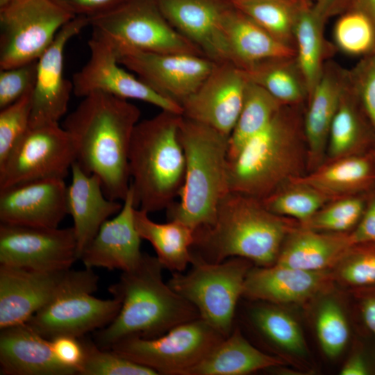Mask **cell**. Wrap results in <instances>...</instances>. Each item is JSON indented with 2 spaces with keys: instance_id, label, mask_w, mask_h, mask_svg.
<instances>
[{
  "instance_id": "6da1fadb",
  "label": "cell",
  "mask_w": 375,
  "mask_h": 375,
  "mask_svg": "<svg viewBox=\"0 0 375 375\" xmlns=\"http://www.w3.org/2000/svg\"><path fill=\"white\" fill-rule=\"evenodd\" d=\"M140 117V109L128 100L94 92L64 121L74 144L75 162L101 179L110 199L123 201L129 191V151Z\"/></svg>"
},
{
  "instance_id": "7a4b0ae2",
  "label": "cell",
  "mask_w": 375,
  "mask_h": 375,
  "mask_svg": "<svg viewBox=\"0 0 375 375\" xmlns=\"http://www.w3.org/2000/svg\"><path fill=\"white\" fill-rule=\"evenodd\" d=\"M163 267L156 256L143 253L139 264L122 272L108 288L121 303L115 318L94 334V342L110 349L128 337L153 338L172 328L200 317L197 309L162 279Z\"/></svg>"
},
{
  "instance_id": "3957f363",
  "label": "cell",
  "mask_w": 375,
  "mask_h": 375,
  "mask_svg": "<svg viewBox=\"0 0 375 375\" xmlns=\"http://www.w3.org/2000/svg\"><path fill=\"white\" fill-rule=\"evenodd\" d=\"M296 227L288 217L269 211L262 200L230 191L220 201L213 224L194 231L192 253L209 262L240 257L256 266H271Z\"/></svg>"
},
{
  "instance_id": "277c9868",
  "label": "cell",
  "mask_w": 375,
  "mask_h": 375,
  "mask_svg": "<svg viewBox=\"0 0 375 375\" xmlns=\"http://www.w3.org/2000/svg\"><path fill=\"white\" fill-rule=\"evenodd\" d=\"M301 106H282L269 124L229 161L230 191L262 200L302 176L307 153Z\"/></svg>"
},
{
  "instance_id": "5b68a950",
  "label": "cell",
  "mask_w": 375,
  "mask_h": 375,
  "mask_svg": "<svg viewBox=\"0 0 375 375\" xmlns=\"http://www.w3.org/2000/svg\"><path fill=\"white\" fill-rule=\"evenodd\" d=\"M181 114L161 110L136 124L129 151L130 187L137 208L167 210L178 198L185 157L179 138Z\"/></svg>"
},
{
  "instance_id": "8992f818",
  "label": "cell",
  "mask_w": 375,
  "mask_h": 375,
  "mask_svg": "<svg viewBox=\"0 0 375 375\" xmlns=\"http://www.w3.org/2000/svg\"><path fill=\"white\" fill-rule=\"evenodd\" d=\"M178 132L185 177L179 200L167 209V219L196 231L213 224L220 201L230 192L229 137L182 115Z\"/></svg>"
},
{
  "instance_id": "52a82bcc",
  "label": "cell",
  "mask_w": 375,
  "mask_h": 375,
  "mask_svg": "<svg viewBox=\"0 0 375 375\" xmlns=\"http://www.w3.org/2000/svg\"><path fill=\"white\" fill-rule=\"evenodd\" d=\"M253 265L240 257L209 262L192 254V267L185 273L173 272L167 283L226 338L234 328L245 279Z\"/></svg>"
},
{
  "instance_id": "ba28073f",
  "label": "cell",
  "mask_w": 375,
  "mask_h": 375,
  "mask_svg": "<svg viewBox=\"0 0 375 375\" xmlns=\"http://www.w3.org/2000/svg\"><path fill=\"white\" fill-rule=\"evenodd\" d=\"M98 276L92 269H69L52 299L26 323L48 340L60 335L76 338L101 329L118 314L120 301L97 298Z\"/></svg>"
},
{
  "instance_id": "9c48e42d",
  "label": "cell",
  "mask_w": 375,
  "mask_h": 375,
  "mask_svg": "<svg viewBox=\"0 0 375 375\" xmlns=\"http://www.w3.org/2000/svg\"><path fill=\"white\" fill-rule=\"evenodd\" d=\"M89 26L92 33L113 45L150 52L203 56L170 24L157 0H126L108 12L90 18Z\"/></svg>"
},
{
  "instance_id": "30bf717a",
  "label": "cell",
  "mask_w": 375,
  "mask_h": 375,
  "mask_svg": "<svg viewBox=\"0 0 375 375\" xmlns=\"http://www.w3.org/2000/svg\"><path fill=\"white\" fill-rule=\"evenodd\" d=\"M225 337L201 317L181 324L153 338L133 336L110 349L157 374L185 375Z\"/></svg>"
},
{
  "instance_id": "8fae6325",
  "label": "cell",
  "mask_w": 375,
  "mask_h": 375,
  "mask_svg": "<svg viewBox=\"0 0 375 375\" xmlns=\"http://www.w3.org/2000/svg\"><path fill=\"white\" fill-rule=\"evenodd\" d=\"M75 17L55 0H11L0 7V69L38 60Z\"/></svg>"
},
{
  "instance_id": "7c38bea8",
  "label": "cell",
  "mask_w": 375,
  "mask_h": 375,
  "mask_svg": "<svg viewBox=\"0 0 375 375\" xmlns=\"http://www.w3.org/2000/svg\"><path fill=\"white\" fill-rule=\"evenodd\" d=\"M75 160L73 140L59 124L29 127L0 164V190L31 181L65 178Z\"/></svg>"
},
{
  "instance_id": "4fadbf2b",
  "label": "cell",
  "mask_w": 375,
  "mask_h": 375,
  "mask_svg": "<svg viewBox=\"0 0 375 375\" xmlns=\"http://www.w3.org/2000/svg\"><path fill=\"white\" fill-rule=\"evenodd\" d=\"M112 45L121 65L181 107L217 64L201 55L156 53Z\"/></svg>"
},
{
  "instance_id": "5bb4252c",
  "label": "cell",
  "mask_w": 375,
  "mask_h": 375,
  "mask_svg": "<svg viewBox=\"0 0 375 375\" xmlns=\"http://www.w3.org/2000/svg\"><path fill=\"white\" fill-rule=\"evenodd\" d=\"M73 227L42 228L0 222V265L42 271L70 269L78 260Z\"/></svg>"
},
{
  "instance_id": "9a60e30c",
  "label": "cell",
  "mask_w": 375,
  "mask_h": 375,
  "mask_svg": "<svg viewBox=\"0 0 375 375\" xmlns=\"http://www.w3.org/2000/svg\"><path fill=\"white\" fill-rule=\"evenodd\" d=\"M88 44L89 59L72 76L76 96L83 98L94 92H103L126 100L142 101L160 110L182 115L179 105L160 95L120 67L115 49L106 39L92 33Z\"/></svg>"
},
{
  "instance_id": "2e32d148",
  "label": "cell",
  "mask_w": 375,
  "mask_h": 375,
  "mask_svg": "<svg viewBox=\"0 0 375 375\" xmlns=\"http://www.w3.org/2000/svg\"><path fill=\"white\" fill-rule=\"evenodd\" d=\"M248 79L233 63L216 64L181 105L182 115L229 137L240 115Z\"/></svg>"
},
{
  "instance_id": "e0dca14e",
  "label": "cell",
  "mask_w": 375,
  "mask_h": 375,
  "mask_svg": "<svg viewBox=\"0 0 375 375\" xmlns=\"http://www.w3.org/2000/svg\"><path fill=\"white\" fill-rule=\"evenodd\" d=\"M87 26V17L78 16L71 19L38 60L30 127L58 124L67 112L73 84L64 76V51L67 42Z\"/></svg>"
},
{
  "instance_id": "ac0fdd59",
  "label": "cell",
  "mask_w": 375,
  "mask_h": 375,
  "mask_svg": "<svg viewBox=\"0 0 375 375\" xmlns=\"http://www.w3.org/2000/svg\"><path fill=\"white\" fill-rule=\"evenodd\" d=\"M170 24L206 58L215 63L231 62L223 28L228 0H157Z\"/></svg>"
},
{
  "instance_id": "d6986e66",
  "label": "cell",
  "mask_w": 375,
  "mask_h": 375,
  "mask_svg": "<svg viewBox=\"0 0 375 375\" xmlns=\"http://www.w3.org/2000/svg\"><path fill=\"white\" fill-rule=\"evenodd\" d=\"M64 178L28 181L0 190V222L58 228L68 214Z\"/></svg>"
},
{
  "instance_id": "ffe728a7",
  "label": "cell",
  "mask_w": 375,
  "mask_h": 375,
  "mask_svg": "<svg viewBox=\"0 0 375 375\" xmlns=\"http://www.w3.org/2000/svg\"><path fill=\"white\" fill-rule=\"evenodd\" d=\"M68 270L0 265V329L26 323L52 299Z\"/></svg>"
},
{
  "instance_id": "44dd1931",
  "label": "cell",
  "mask_w": 375,
  "mask_h": 375,
  "mask_svg": "<svg viewBox=\"0 0 375 375\" xmlns=\"http://www.w3.org/2000/svg\"><path fill=\"white\" fill-rule=\"evenodd\" d=\"M334 278L328 270L307 271L278 263L252 267L242 297L276 305L303 303L326 291Z\"/></svg>"
},
{
  "instance_id": "7402d4cb",
  "label": "cell",
  "mask_w": 375,
  "mask_h": 375,
  "mask_svg": "<svg viewBox=\"0 0 375 375\" xmlns=\"http://www.w3.org/2000/svg\"><path fill=\"white\" fill-rule=\"evenodd\" d=\"M133 190L123 201L120 211L106 220L82 252L80 260L86 268L128 271L140 262V238L134 222L135 208Z\"/></svg>"
},
{
  "instance_id": "603a6c76",
  "label": "cell",
  "mask_w": 375,
  "mask_h": 375,
  "mask_svg": "<svg viewBox=\"0 0 375 375\" xmlns=\"http://www.w3.org/2000/svg\"><path fill=\"white\" fill-rule=\"evenodd\" d=\"M347 81L348 69L332 60H327L319 82L307 100L303 127L307 168L310 171L322 165L329 130Z\"/></svg>"
},
{
  "instance_id": "cb8c5ba5",
  "label": "cell",
  "mask_w": 375,
  "mask_h": 375,
  "mask_svg": "<svg viewBox=\"0 0 375 375\" xmlns=\"http://www.w3.org/2000/svg\"><path fill=\"white\" fill-rule=\"evenodd\" d=\"M0 374L74 375L78 372L58 360L50 340L23 323L1 329Z\"/></svg>"
},
{
  "instance_id": "d4e9b609",
  "label": "cell",
  "mask_w": 375,
  "mask_h": 375,
  "mask_svg": "<svg viewBox=\"0 0 375 375\" xmlns=\"http://www.w3.org/2000/svg\"><path fill=\"white\" fill-rule=\"evenodd\" d=\"M72 182L67 188V213L73 219L78 258L101 225L122 208L120 201L109 199L101 179L84 172L76 162L71 167Z\"/></svg>"
},
{
  "instance_id": "484cf974",
  "label": "cell",
  "mask_w": 375,
  "mask_h": 375,
  "mask_svg": "<svg viewBox=\"0 0 375 375\" xmlns=\"http://www.w3.org/2000/svg\"><path fill=\"white\" fill-rule=\"evenodd\" d=\"M348 233L296 227L285 238L276 263L307 271L335 267L351 247Z\"/></svg>"
},
{
  "instance_id": "4316f807",
  "label": "cell",
  "mask_w": 375,
  "mask_h": 375,
  "mask_svg": "<svg viewBox=\"0 0 375 375\" xmlns=\"http://www.w3.org/2000/svg\"><path fill=\"white\" fill-rule=\"evenodd\" d=\"M371 151L333 160L291 181L306 184L330 199L368 194L375 190V162Z\"/></svg>"
},
{
  "instance_id": "83f0119b",
  "label": "cell",
  "mask_w": 375,
  "mask_h": 375,
  "mask_svg": "<svg viewBox=\"0 0 375 375\" xmlns=\"http://www.w3.org/2000/svg\"><path fill=\"white\" fill-rule=\"evenodd\" d=\"M231 62L241 69L268 58L294 56V48L274 38L232 3L223 17Z\"/></svg>"
},
{
  "instance_id": "f1b7e54d",
  "label": "cell",
  "mask_w": 375,
  "mask_h": 375,
  "mask_svg": "<svg viewBox=\"0 0 375 375\" xmlns=\"http://www.w3.org/2000/svg\"><path fill=\"white\" fill-rule=\"evenodd\" d=\"M283 365L281 358L252 344L235 324L231 333L185 375H244Z\"/></svg>"
},
{
  "instance_id": "f546056e",
  "label": "cell",
  "mask_w": 375,
  "mask_h": 375,
  "mask_svg": "<svg viewBox=\"0 0 375 375\" xmlns=\"http://www.w3.org/2000/svg\"><path fill=\"white\" fill-rule=\"evenodd\" d=\"M375 148V135L354 94L349 77L332 122L326 154L333 160L366 153Z\"/></svg>"
},
{
  "instance_id": "4dcf8cb0",
  "label": "cell",
  "mask_w": 375,
  "mask_h": 375,
  "mask_svg": "<svg viewBox=\"0 0 375 375\" xmlns=\"http://www.w3.org/2000/svg\"><path fill=\"white\" fill-rule=\"evenodd\" d=\"M134 222L140 238L151 244L163 268L183 272L191 264L194 231L190 227L177 220L156 222L147 211L137 208Z\"/></svg>"
},
{
  "instance_id": "1f68e13d",
  "label": "cell",
  "mask_w": 375,
  "mask_h": 375,
  "mask_svg": "<svg viewBox=\"0 0 375 375\" xmlns=\"http://www.w3.org/2000/svg\"><path fill=\"white\" fill-rule=\"evenodd\" d=\"M325 23L312 3L299 2L294 29L295 57L307 84L308 97L335 49L324 38Z\"/></svg>"
},
{
  "instance_id": "d6a6232c",
  "label": "cell",
  "mask_w": 375,
  "mask_h": 375,
  "mask_svg": "<svg viewBox=\"0 0 375 375\" xmlns=\"http://www.w3.org/2000/svg\"><path fill=\"white\" fill-rule=\"evenodd\" d=\"M242 71L249 81L283 105L299 106L307 102V84L295 56L265 59Z\"/></svg>"
},
{
  "instance_id": "836d02e7",
  "label": "cell",
  "mask_w": 375,
  "mask_h": 375,
  "mask_svg": "<svg viewBox=\"0 0 375 375\" xmlns=\"http://www.w3.org/2000/svg\"><path fill=\"white\" fill-rule=\"evenodd\" d=\"M283 106L265 89L248 80L243 105L228 138V160L265 129Z\"/></svg>"
},
{
  "instance_id": "e575fe53",
  "label": "cell",
  "mask_w": 375,
  "mask_h": 375,
  "mask_svg": "<svg viewBox=\"0 0 375 375\" xmlns=\"http://www.w3.org/2000/svg\"><path fill=\"white\" fill-rule=\"evenodd\" d=\"M256 301L247 312L253 328L272 346L295 355H305V340L294 319L276 304Z\"/></svg>"
},
{
  "instance_id": "d590c367",
  "label": "cell",
  "mask_w": 375,
  "mask_h": 375,
  "mask_svg": "<svg viewBox=\"0 0 375 375\" xmlns=\"http://www.w3.org/2000/svg\"><path fill=\"white\" fill-rule=\"evenodd\" d=\"M232 5L274 38L295 49L294 29L299 1L230 0Z\"/></svg>"
},
{
  "instance_id": "8d00e7d4",
  "label": "cell",
  "mask_w": 375,
  "mask_h": 375,
  "mask_svg": "<svg viewBox=\"0 0 375 375\" xmlns=\"http://www.w3.org/2000/svg\"><path fill=\"white\" fill-rule=\"evenodd\" d=\"M330 199L315 188L290 181L262 200L269 211L297 219L301 224L309 220Z\"/></svg>"
},
{
  "instance_id": "74e56055",
  "label": "cell",
  "mask_w": 375,
  "mask_h": 375,
  "mask_svg": "<svg viewBox=\"0 0 375 375\" xmlns=\"http://www.w3.org/2000/svg\"><path fill=\"white\" fill-rule=\"evenodd\" d=\"M335 49L361 58L375 53V26L362 12L349 8L341 14L333 30Z\"/></svg>"
},
{
  "instance_id": "f35d334b",
  "label": "cell",
  "mask_w": 375,
  "mask_h": 375,
  "mask_svg": "<svg viewBox=\"0 0 375 375\" xmlns=\"http://www.w3.org/2000/svg\"><path fill=\"white\" fill-rule=\"evenodd\" d=\"M369 193L340 198L332 203L323 206L301 226L318 231L348 233L359 222L365 211Z\"/></svg>"
},
{
  "instance_id": "ab89813d",
  "label": "cell",
  "mask_w": 375,
  "mask_h": 375,
  "mask_svg": "<svg viewBox=\"0 0 375 375\" xmlns=\"http://www.w3.org/2000/svg\"><path fill=\"white\" fill-rule=\"evenodd\" d=\"M84 356L81 375H156L153 369L133 362L111 349L99 347L94 342L80 338Z\"/></svg>"
},
{
  "instance_id": "60d3db41",
  "label": "cell",
  "mask_w": 375,
  "mask_h": 375,
  "mask_svg": "<svg viewBox=\"0 0 375 375\" xmlns=\"http://www.w3.org/2000/svg\"><path fill=\"white\" fill-rule=\"evenodd\" d=\"M336 278L357 288L375 285V243L352 245L335 266Z\"/></svg>"
},
{
  "instance_id": "b9f144b4",
  "label": "cell",
  "mask_w": 375,
  "mask_h": 375,
  "mask_svg": "<svg viewBox=\"0 0 375 375\" xmlns=\"http://www.w3.org/2000/svg\"><path fill=\"white\" fill-rule=\"evenodd\" d=\"M318 340L325 354L339 356L350 337L348 322L342 309L333 301H326L319 308L316 319Z\"/></svg>"
},
{
  "instance_id": "7bdbcfd3",
  "label": "cell",
  "mask_w": 375,
  "mask_h": 375,
  "mask_svg": "<svg viewBox=\"0 0 375 375\" xmlns=\"http://www.w3.org/2000/svg\"><path fill=\"white\" fill-rule=\"evenodd\" d=\"M32 93L0 109V164L30 127Z\"/></svg>"
},
{
  "instance_id": "ee69618b",
  "label": "cell",
  "mask_w": 375,
  "mask_h": 375,
  "mask_svg": "<svg viewBox=\"0 0 375 375\" xmlns=\"http://www.w3.org/2000/svg\"><path fill=\"white\" fill-rule=\"evenodd\" d=\"M351 88L375 135V53L348 69Z\"/></svg>"
},
{
  "instance_id": "f6af8a7d",
  "label": "cell",
  "mask_w": 375,
  "mask_h": 375,
  "mask_svg": "<svg viewBox=\"0 0 375 375\" xmlns=\"http://www.w3.org/2000/svg\"><path fill=\"white\" fill-rule=\"evenodd\" d=\"M38 60L0 69V109L33 92L37 76Z\"/></svg>"
},
{
  "instance_id": "bcb514c9",
  "label": "cell",
  "mask_w": 375,
  "mask_h": 375,
  "mask_svg": "<svg viewBox=\"0 0 375 375\" xmlns=\"http://www.w3.org/2000/svg\"><path fill=\"white\" fill-rule=\"evenodd\" d=\"M55 356L62 364L78 372L83 360L84 351L80 338L60 335L51 340Z\"/></svg>"
},
{
  "instance_id": "7dc6e473",
  "label": "cell",
  "mask_w": 375,
  "mask_h": 375,
  "mask_svg": "<svg viewBox=\"0 0 375 375\" xmlns=\"http://www.w3.org/2000/svg\"><path fill=\"white\" fill-rule=\"evenodd\" d=\"M74 17L88 19L116 8L126 0H55Z\"/></svg>"
},
{
  "instance_id": "c3c4849f",
  "label": "cell",
  "mask_w": 375,
  "mask_h": 375,
  "mask_svg": "<svg viewBox=\"0 0 375 375\" xmlns=\"http://www.w3.org/2000/svg\"><path fill=\"white\" fill-rule=\"evenodd\" d=\"M351 245L375 243V190L367 198L365 211L356 227L349 232Z\"/></svg>"
},
{
  "instance_id": "681fc988",
  "label": "cell",
  "mask_w": 375,
  "mask_h": 375,
  "mask_svg": "<svg viewBox=\"0 0 375 375\" xmlns=\"http://www.w3.org/2000/svg\"><path fill=\"white\" fill-rule=\"evenodd\" d=\"M355 294L361 319L375 338V285L357 288Z\"/></svg>"
},
{
  "instance_id": "f907efd6",
  "label": "cell",
  "mask_w": 375,
  "mask_h": 375,
  "mask_svg": "<svg viewBox=\"0 0 375 375\" xmlns=\"http://www.w3.org/2000/svg\"><path fill=\"white\" fill-rule=\"evenodd\" d=\"M351 0H315L314 8L326 22L331 17L342 14L350 7Z\"/></svg>"
},
{
  "instance_id": "816d5d0a",
  "label": "cell",
  "mask_w": 375,
  "mask_h": 375,
  "mask_svg": "<svg viewBox=\"0 0 375 375\" xmlns=\"http://www.w3.org/2000/svg\"><path fill=\"white\" fill-rule=\"evenodd\" d=\"M372 372L367 358L360 352L354 353L342 367L341 375H367Z\"/></svg>"
},
{
  "instance_id": "f5cc1de1",
  "label": "cell",
  "mask_w": 375,
  "mask_h": 375,
  "mask_svg": "<svg viewBox=\"0 0 375 375\" xmlns=\"http://www.w3.org/2000/svg\"><path fill=\"white\" fill-rule=\"evenodd\" d=\"M349 8H353L364 13L375 26V0H351Z\"/></svg>"
},
{
  "instance_id": "db71d44e",
  "label": "cell",
  "mask_w": 375,
  "mask_h": 375,
  "mask_svg": "<svg viewBox=\"0 0 375 375\" xmlns=\"http://www.w3.org/2000/svg\"><path fill=\"white\" fill-rule=\"evenodd\" d=\"M11 0H0V7L4 6L5 4L8 3Z\"/></svg>"
},
{
  "instance_id": "11a10c76",
  "label": "cell",
  "mask_w": 375,
  "mask_h": 375,
  "mask_svg": "<svg viewBox=\"0 0 375 375\" xmlns=\"http://www.w3.org/2000/svg\"><path fill=\"white\" fill-rule=\"evenodd\" d=\"M371 152H372V154L374 162H375V148L372 149Z\"/></svg>"
},
{
  "instance_id": "9f6ffc18",
  "label": "cell",
  "mask_w": 375,
  "mask_h": 375,
  "mask_svg": "<svg viewBox=\"0 0 375 375\" xmlns=\"http://www.w3.org/2000/svg\"><path fill=\"white\" fill-rule=\"evenodd\" d=\"M301 3H310L311 0H299Z\"/></svg>"
},
{
  "instance_id": "6f0895ef",
  "label": "cell",
  "mask_w": 375,
  "mask_h": 375,
  "mask_svg": "<svg viewBox=\"0 0 375 375\" xmlns=\"http://www.w3.org/2000/svg\"><path fill=\"white\" fill-rule=\"evenodd\" d=\"M294 1H299V0H294Z\"/></svg>"
},
{
  "instance_id": "680465c9",
  "label": "cell",
  "mask_w": 375,
  "mask_h": 375,
  "mask_svg": "<svg viewBox=\"0 0 375 375\" xmlns=\"http://www.w3.org/2000/svg\"><path fill=\"white\" fill-rule=\"evenodd\" d=\"M228 1H230V0H228Z\"/></svg>"
}]
</instances>
